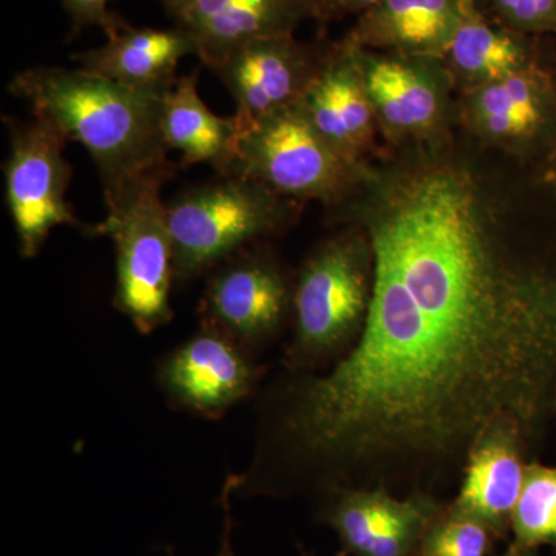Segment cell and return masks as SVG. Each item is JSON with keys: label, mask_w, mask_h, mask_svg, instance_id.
Wrapping results in <instances>:
<instances>
[{"label": "cell", "mask_w": 556, "mask_h": 556, "mask_svg": "<svg viewBox=\"0 0 556 556\" xmlns=\"http://www.w3.org/2000/svg\"><path fill=\"white\" fill-rule=\"evenodd\" d=\"M190 54H197L195 43L178 25L170 30L129 25L100 49L73 54V60L121 86L166 93L178 79L179 62Z\"/></svg>", "instance_id": "e0dca14e"}, {"label": "cell", "mask_w": 556, "mask_h": 556, "mask_svg": "<svg viewBox=\"0 0 556 556\" xmlns=\"http://www.w3.org/2000/svg\"><path fill=\"white\" fill-rule=\"evenodd\" d=\"M169 178L150 175L104 195L108 217L97 228L115 247L113 305L141 334H152L174 316V240L161 200V188Z\"/></svg>", "instance_id": "3957f363"}, {"label": "cell", "mask_w": 556, "mask_h": 556, "mask_svg": "<svg viewBox=\"0 0 556 556\" xmlns=\"http://www.w3.org/2000/svg\"><path fill=\"white\" fill-rule=\"evenodd\" d=\"M361 47L350 38L321 58L299 101L314 129L348 159L361 163L375 137V109L361 65Z\"/></svg>", "instance_id": "4fadbf2b"}, {"label": "cell", "mask_w": 556, "mask_h": 556, "mask_svg": "<svg viewBox=\"0 0 556 556\" xmlns=\"http://www.w3.org/2000/svg\"><path fill=\"white\" fill-rule=\"evenodd\" d=\"M493 536L495 532L478 519L448 508L427 527L416 556H489Z\"/></svg>", "instance_id": "7402d4cb"}, {"label": "cell", "mask_w": 556, "mask_h": 556, "mask_svg": "<svg viewBox=\"0 0 556 556\" xmlns=\"http://www.w3.org/2000/svg\"><path fill=\"white\" fill-rule=\"evenodd\" d=\"M289 303L288 283L276 263L262 252L241 251L212 269L200 302L201 325L254 354L276 336Z\"/></svg>", "instance_id": "9c48e42d"}, {"label": "cell", "mask_w": 556, "mask_h": 556, "mask_svg": "<svg viewBox=\"0 0 556 556\" xmlns=\"http://www.w3.org/2000/svg\"><path fill=\"white\" fill-rule=\"evenodd\" d=\"M521 444L510 431L481 439L468 453L463 485L450 508L478 519L495 535L506 533L525 484Z\"/></svg>", "instance_id": "ac0fdd59"}, {"label": "cell", "mask_w": 556, "mask_h": 556, "mask_svg": "<svg viewBox=\"0 0 556 556\" xmlns=\"http://www.w3.org/2000/svg\"><path fill=\"white\" fill-rule=\"evenodd\" d=\"M320 61L294 36H274L244 43L211 70L232 94L241 130L298 104Z\"/></svg>", "instance_id": "30bf717a"}, {"label": "cell", "mask_w": 556, "mask_h": 556, "mask_svg": "<svg viewBox=\"0 0 556 556\" xmlns=\"http://www.w3.org/2000/svg\"><path fill=\"white\" fill-rule=\"evenodd\" d=\"M161 135L164 144L181 153L185 166L211 164L225 175L236 156L239 124L236 115L218 116L199 93V75L181 76L161 102Z\"/></svg>", "instance_id": "d6986e66"}, {"label": "cell", "mask_w": 556, "mask_h": 556, "mask_svg": "<svg viewBox=\"0 0 556 556\" xmlns=\"http://www.w3.org/2000/svg\"><path fill=\"white\" fill-rule=\"evenodd\" d=\"M466 113L489 141L556 153V80L540 64L468 90Z\"/></svg>", "instance_id": "7c38bea8"}, {"label": "cell", "mask_w": 556, "mask_h": 556, "mask_svg": "<svg viewBox=\"0 0 556 556\" xmlns=\"http://www.w3.org/2000/svg\"><path fill=\"white\" fill-rule=\"evenodd\" d=\"M372 291L356 343L325 375L265 393L240 484L328 496L393 470L525 439L556 379V248L508 237L485 182L456 160L367 179Z\"/></svg>", "instance_id": "6da1fadb"}, {"label": "cell", "mask_w": 556, "mask_h": 556, "mask_svg": "<svg viewBox=\"0 0 556 556\" xmlns=\"http://www.w3.org/2000/svg\"><path fill=\"white\" fill-rule=\"evenodd\" d=\"M260 376L254 354L204 325L159 364V383L170 405L211 420L247 401Z\"/></svg>", "instance_id": "ba28073f"}, {"label": "cell", "mask_w": 556, "mask_h": 556, "mask_svg": "<svg viewBox=\"0 0 556 556\" xmlns=\"http://www.w3.org/2000/svg\"><path fill=\"white\" fill-rule=\"evenodd\" d=\"M379 2L380 0H309L313 20L320 22L338 21L351 14L361 16Z\"/></svg>", "instance_id": "d4e9b609"}, {"label": "cell", "mask_w": 556, "mask_h": 556, "mask_svg": "<svg viewBox=\"0 0 556 556\" xmlns=\"http://www.w3.org/2000/svg\"><path fill=\"white\" fill-rule=\"evenodd\" d=\"M471 0H380L346 36L362 49L442 61Z\"/></svg>", "instance_id": "2e32d148"}, {"label": "cell", "mask_w": 556, "mask_h": 556, "mask_svg": "<svg viewBox=\"0 0 556 556\" xmlns=\"http://www.w3.org/2000/svg\"><path fill=\"white\" fill-rule=\"evenodd\" d=\"M5 163V195L22 258H35L58 226L80 228L67 201L72 166L67 138L49 121H11Z\"/></svg>", "instance_id": "52a82bcc"}, {"label": "cell", "mask_w": 556, "mask_h": 556, "mask_svg": "<svg viewBox=\"0 0 556 556\" xmlns=\"http://www.w3.org/2000/svg\"><path fill=\"white\" fill-rule=\"evenodd\" d=\"M527 554H529V552H515V551H510V552H508L507 556H527Z\"/></svg>", "instance_id": "f1b7e54d"}, {"label": "cell", "mask_w": 556, "mask_h": 556, "mask_svg": "<svg viewBox=\"0 0 556 556\" xmlns=\"http://www.w3.org/2000/svg\"><path fill=\"white\" fill-rule=\"evenodd\" d=\"M33 116L89 150L104 195L150 175H174L161 135L164 93L121 86L87 70L35 67L9 84Z\"/></svg>", "instance_id": "7a4b0ae2"}, {"label": "cell", "mask_w": 556, "mask_h": 556, "mask_svg": "<svg viewBox=\"0 0 556 556\" xmlns=\"http://www.w3.org/2000/svg\"><path fill=\"white\" fill-rule=\"evenodd\" d=\"M371 291L367 236L342 233L318 248L300 270L292 294L295 339L289 367H316L361 334Z\"/></svg>", "instance_id": "8992f818"}, {"label": "cell", "mask_w": 556, "mask_h": 556, "mask_svg": "<svg viewBox=\"0 0 556 556\" xmlns=\"http://www.w3.org/2000/svg\"><path fill=\"white\" fill-rule=\"evenodd\" d=\"M510 529V551L529 552L544 544L556 547V467L526 466L525 484Z\"/></svg>", "instance_id": "44dd1931"}, {"label": "cell", "mask_w": 556, "mask_h": 556, "mask_svg": "<svg viewBox=\"0 0 556 556\" xmlns=\"http://www.w3.org/2000/svg\"><path fill=\"white\" fill-rule=\"evenodd\" d=\"M543 181L548 189L554 190L556 193V153L552 159L547 160L546 167H544Z\"/></svg>", "instance_id": "83f0119b"}, {"label": "cell", "mask_w": 556, "mask_h": 556, "mask_svg": "<svg viewBox=\"0 0 556 556\" xmlns=\"http://www.w3.org/2000/svg\"><path fill=\"white\" fill-rule=\"evenodd\" d=\"M112 0H61L62 7L72 20V35L87 27H98L112 38L129 27V22L110 10Z\"/></svg>", "instance_id": "cb8c5ba5"}, {"label": "cell", "mask_w": 556, "mask_h": 556, "mask_svg": "<svg viewBox=\"0 0 556 556\" xmlns=\"http://www.w3.org/2000/svg\"><path fill=\"white\" fill-rule=\"evenodd\" d=\"M495 21L527 36H556V0H489Z\"/></svg>", "instance_id": "603a6c76"}, {"label": "cell", "mask_w": 556, "mask_h": 556, "mask_svg": "<svg viewBox=\"0 0 556 556\" xmlns=\"http://www.w3.org/2000/svg\"><path fill=\"white\" fill-rule=\"evenodd\" d=\"M309 17V0H201L177 25L192 38L197 56L212 68L252 40L294 35L300 22Z\"/></svg>", "instance_id": "9a60e30c"}, {"label": "cell", "mask_w": 556, "mask_h": 556, "mask_svg": "<svg viewBox=\"0 0 556 556\" xmlns=\"http://www.w3.org/2000/svg\"><path fill=\"white\" fill-rule=\"evenodd\" d=\"M201 0H163L167 13L174 17L175 22L185 20L186 16L195 9Z\"/></svg>", "instance_id": "4316f807"}, {"label": "cell", "mask_w": 556, "mask_h": 556, "mask_svg": "<svg viewBox=\"0 0 556 556\" xmlns=\"http://www.w3.org/2000/svg\"><path fill=\"white\" fill-rule=\"evenodd\" d=\"M289 208L291 200L236 175L181 193L167 206L175 280L188 283L277 232L289 222Z\"/></svg>", "instance_id": "277c9868"}, {"label": "cell", "mask_w": 556, "mask_h": 556, "mask_svg": "<svg viewBox=\"0 0 556 556\" xmlns=\"http://www.w3.org/2000/svg\"><path fill=\"white\" fill-rule=\"evenodd\" d=\"M442 62L468 90L538 64L532 36L486 17L478 0L468 3Z\"/></svg>", "instance_id": "ffe728a7"}, {"label": "cell", "mask_w": 556, "mask_h": 556, "mask_svg": "<svg viewBox=\"0 0 556 556\" xmlns=\"http://www.w3.org/2000/svg\"><path fill=\"white\" fill-rule=\"evenodd\" d=\"M343 556H345V554H343Z\"/></svg>", "instance_id": "f546056e"}, {"label": "cell", "mask_w": 556, "mask_h": 556, "mask_svg": "<svg viewBox=\"0 0 556 556\" xmlns=\"http://www.w3.org/2000/svg\"><path fill=\"white\" fill-rule=\"evenodd\" d=\"M439 511L424 493L399 500L383 486H362L329 496L324 517L338 533L345 555L416 556Z\"/></svg>", "instance_id": "8fae6325"}, {"label": "cell", "mask_w": 556, "mask_h": 556, "mask_svg": "<svg viewBox=\"0 0 556 556\" xmlns=\"http://www.w3.org/2000/svg\"><path fill=\"white\" fill-rule=\"evenodd\" d=\"M236 175L288 200L336 203L369 177L321 137L298 104L270 113L239 130L236 156L223 177Z\"/></svg>", "instance_id": "5b68a950"}, {"label": "cell", "mask_w": 556, "mask_h": 556, "mask_svg": "<svg viewBox=\"0 0 556 556\" xmlns=\"http://www.w3.org/2000/svg\"><path fill=\"white\" fill-rule=\"evenodd\" d=\"M361 65L376 119L390 137L426 135L441 119L442 98L434 76L439 61L362 49Z\"/></svg>", "instance_id": "5bb4252c"}, {"label": "cell", "mask_w": 556, "mask_h": 556, "mask_svg": "<svg viewBox=\"0 0 556 556\" xmlns=\"http://www.w3.org/2000/svg\"><path fill=\"white\" fill-rule=\"evenodd\" d=\"M232 484L230 479H226L222 492V506L225 511V530H223L222 547H219L217 556H236L232 548V515H230V497H232ZM169 556H175L170 548H167Z\"/></svg>", "instance_id": "484cf974"}]
</instances>
